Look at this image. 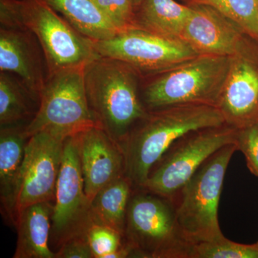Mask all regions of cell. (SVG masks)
Masks as SVG:
<instances>
[{"label":"cell","mask_w":258,"mask_h":258,"mask_svg":"<svg viewBox=\"0 0 258 258\" xmlns=\"http://www.w3.org/2000/svg\"><path fill=\"white\" fill-rule=\"evenodd\" d=\"M94 47L100 55L123 61L142 76L171 69L199 55L183 40L165 38L135 28L94 42Z\"/></svg>","instance_id":"cell-10"},{"label":"cell","mask_w":258,"mask_h":258,"mask_svg":"<svg viewBox=\"0 0 258 258\" xmlns=\"http://www.w3.org/2000/svg\"><path fill=\"white\" fill-rule=\"evenodd\" d=\"M124 238L133 257L190 258L192 248L180 230L171 199L144 189H134L131 197Z\"/></svg>","instance_id":"cell-6"},{"label":"cell","mask_w":258,"mask_h":258,"mask_svg":"<svg viewBox=\"0 0 258 258\" xmlns=\"http://www.w3.org/2000/svg\"><path fill=\"white\" fill-rule=\"evenodd\" d=\"M55 254L56 258H94L87 235L68 240L57 249Z\"/></svg>","instance_id":"cell-27"},{"label":"cell","mask_w":258,"mask_h":258,"mask_svg":"<svg viewBox=\"0 0 258 258\" xmlns=\"http://www.w3.org/2000/svg\"><path fill=\"white\" fill-rule=\"evenodd\" d=\"M54 203L34 204L19 212L14 258H56L50 247Z\"/></svg>","instance_id":"cell-17"},{"label":"cell","mask_w":258,"mask_h":258,"mask_svg":"<svg viewBox=\"0 0 258 258\" xmlns=\"http://www.w3.org/2000/svg\"><path fill=\"white\" fill-rule=\"evenodd\" d=\"M184 5H202L214 9L235 21L247 35L258 40L257 0H180Z\"/></svg>","instance_id":"cell-22"},{"label":"cell","mask_w":258,"mask_h":258,"mask_svg":"<svg viewBox=\"0 0 258 258\" xmlns=\"http://www.w3.org/2000/svg\"><path fill=\"white\" fill-rule=\"evenodd\" d=\"M76 136L85 192L91 202L102 188L125 175L124 149L98 125Z\"/></svg>","instance_id":"cell-13"},{"label":"cell","mask_w":258,"mask_h":258,"mask_svg":"<svg viewBox=\"0 0 258 258\" xmlns=\"http://www.w3.org/2000/svg\"><path fill=\"white\" fill-rule=\"evenodd\" d=\"M191 8L175 0H141L135 7L133 28L165 38L181 40Z\"/></svg>","instance_id":"cell-18"},{"label":"cell","mask_w":258,"mask_h":258,"mask_svg":"<svg viewBox=\"0 0 258 258\" xmlns=\"http://www.w3.org/2000/svg\"><path fill=\"white\" fill-rule=\"evenodd\" d=\"M28 124L10 125L0 129V201L3 216L10 225L17 220L16 204L19 179L29 137Z\"/></svg>","instance_id":"cell-16"},{"label":"cell","mask_w":258,"mask_h":258,"mask_svg":"<svg viewBox=\"0 0 258 258\" xmlns=\"http://www.w3.org/2000/svg\"><path fill=\"white\" fill-rule=\"evenodd\" d=\"M93 41L107 40L118 33L94 0H42Z\"/></svg>","instance_id":"cell-21"},{"label":"cell","mask_w":258,"mask_h":258,"mask_svg":"<svg viewBox=\"0 0 258 258\" xmlns=\"http://www.w3.org/2000/svg\"><path fill=\"white\" fill-rule=\"evenodd\" d=\"M236 151L235 144L219 149L171 198L180 230L192 246L225 237L219 225V203L226 171Z\"/></svg>","instance_id":"cell-5"},{"label":"cell","mask_w":258,"mask_h":258,"mask_svg":"<svg viewBox=\"0 0 258 258\" xmlns=\"http://www.w3.org/2000/svg\"><path fill=\"white\" fill-rule=\"evenodd\" d=\"M134 189L125 175L102 188L91 202L93 223L109 227L124 236L127 209Z\"/></svg>","instance_id":"cell-19"},{"label":"cell","mask_w":258,"mask_h":258,"mask_svg":"<svg viewBox=\"0 0 258 258\" xmlns=\"http://www.w3.org/2000/svg\"><path fill=\"white\" fill-rule=\"evenodd\" d=\"M142 75L130 64L100 56L84 67L88 106L97 125L123 147L148 114L141 97Z\"/></svg>","instance_id":"cell-1"},{"label":"cell","mask_w":258,"mask_h":258,"mask_svg":"<svg viewBox=\"0 0 258 258\" xmlns=\"http://www.w3.org/2000/svg\"><path fill=\"white\" fill-rule=\"evenodd\" d=\"M190 258H258V247L256 244L237 243L224 237L195 244Z\"/></svg>","instance_id":"cell-23"},{"label":"cell","mask_w":258,"mask_h":258,"mask_svg":"<svg viewBox=\"0 0 258 258\" xmlns=\"http://www.w3.org/2000/svg\"><path fill=\"white\" fill-rule=\"evenodd\" d=\"M255 244H257V247H258V241H257V243H255Z\"/></svg>","instance_id":"cell-29"},{"label":"cell","mask_w":258,"mask_h":258,"mask_svg":"<svg viewBox=\"0 0 258 258\" xmlns=\"http://www.w3.org/2000/svg\"><path fill=\"white\" fill-rule=\"evenodd\" d=\"M94 2L118 32L133 28L135 5L132 0H94Z\"/></svg>","instance_id":"cell-25"},{"label":"cell","mask_w":258,"mask_h":258,"mask_svg":"<svg viewBox=\"0 0 258 258\" xmlns=\"http://www.w3.org/2000/svg\"><path fill=\"white\" fill-rule=\"evenodd\" d=\"M0 25H18L37 37L49 76L83 67L100 57L94 41L42 0H0Z\"/></svg>","instance_id":"cell-3"},{"label":"cell","mask_w":258,"mask_h":258,"mask_svg":"<svg viewBox=\"0 0 258 258\" xmlns=\"http://www.w3.org/2000/svg\"><path fill=\"white\" fill-rule=\"evenodd\" d=\"M0 72L18 76L40 98L49 71L41 45L32 32L18 25H0Z\"/></svg>","instance_id":"cell-14"},{"label":"cell","mask_w":258,"mask_h":258,"mask_svg":"<svg viewBox=\"0 0 258 258\" xmlns=\"http://www.w3.org/2000/svg\"><path fill=\"white\" fill-rule=\"evenodd\" d=\"M257 4H258V0H257Z\"/></svg>","instance_id":"cell-30"},{"label":"cell","mask_w":258,"mask_h":258,"mask_svg":"<svg viewBox=\"0 0 258 258\" xmlns=\"http://www.w3.org/2000/svg\"><path fill=\"white\" fill-rule=\"evenodd\" d=\"M84 67L66 69L49 76L40 93L38 111L25 127L29 138L41 131L69 137L98 125L88 106Z\"/></svg>","instance_id":"cell-8"},{"label":"cell","mask_w":258,"mask_h":258,"mask_svg":"<svg viewBox=\"0 0 258 258\" xmlns=\"http://www.w3.org/2000/svg\"><path fill=\"white\" fill-rule=\"evenodd\" d=\"M87 237L94 258H107L125 244L124 236L119 232L94 223L88 230Z\"/></svg>","instance_id":"cell-24"},{"label":"cell","mask_w":258,"mask_h":258,"mask_svg":"<svg viewBox=\"0 0 258 258\" xmlns=\"http://www.w3.org/2000/svg\"><path fill=\"white\" fill-rule=\"evenodd\" d=\"M237 129L225 123L179 137L152 166L142 189L171 199L212 154L235 144Z\"/></svg>","instance_id":"cell-7"},{"label":"cell","mask_w":258,"mask_h":258,"mask_svg":"<svg viewBox=\"0 0 258 258\" xmlns=\"http://www.w3.org/2000/svg\"><path fill=\"white\" fill-rule=\"evenodd\" d=\"M93 224L91 202L85 192L76 136L64 139L57 179L50 245L58 249L68 240L87 235Z\"/></svg>","instance_id":"cell-9"},{"label":"cell","mask_w":258,"mask_h":258,"mask_svg":"<svg viewBox=\"0 0 258 258\" xmlns=\"http://www.w3.org/2000/svg\"><path fill=\"white\" fill-rule=\"evenodd\" d=\"M190 7L191 13L181 34V40L198 55H233L246 34L243 29L212 7Z\"/></svg>","instance_id":"cell-15"},{"label":"cell","mask_w":258,"mask_h":258,"mask_svg":"<svg viewBox=\"0 0 258 258\" xmlns=\"http://www.w3.org/2000/svg\"><path fill=\"white\" fill-rule=\"evenodd\" d=\"M66 138L55 132L41 131L28 139L19 179L17 217L30 205L55 201Z\"/></svg>","instance_id":"cell-11"},{"label":"cell","mask_w":258,"mask_h":258,"mask_svg":"<svg viewBox=\"0 0 258 258\" xmlns=\"http://www.w3.org/2000/svg\"><path fill=\"white\" fill-rule=\"evenodd\" d=\"M132 1H133L134 4L136 7L137 5H139V3H140L141 0H132Z\"/></svg>","instance_id":"cell-28"},{"label":"cell","mask_w":258,"mask_h":258,"mask_svg":"<svg viewBox=\"0 0 258 258\" xmlns=\"http://www.w3.org/2000/svg\"><path fill=\"white\" fill-rule=\"evenodd\" d=\"M40 98L18 76L0 72V127L28 124L38 111Z\"/></svg>","instance_id":"cell-20"},{"label":"cell","mask_w":258,"mask_h":258,"mask_svg":"<svg viewBox=\"0 0 258 258\" xmlns=\"http://www.w3.org/2000/svg\"><path fill=\"white\" fill-rule=\"evenodd\" d=\"M230 57L199 55L175 67L142 76L141 97L147 111L175 105L217 107Z\"/></svg>","instance_id":"cell-4"},{"label":"cell","mask_w":258,"mask_h":258,"mask_svg":"<svg viewBox=\"0 0 258 258\" xmlns=\"http://www.w3.org/2000/svg\"><path fill=\"white\" fill-rule=\"evenodd\" d=\"M225 123L220 110L208 105H175L148 112L123 145L125 176L134 189L144 187L152 166L176 139L191 131Z\"/></svg>","instance_id":"cell-2"},{"label":"cell","mask_w":258,"mask_h":258,"mask_svg":"<svg viewBox=\"0 0 258 258\" xmlns=\"http://www.w3.org/2000/svg\"><path fill=\"white\" fill-rule=\"evenodd\" d=\"M217 108L240 128L258 121V40L244 34L233 55Z\"/></svg>","instance_id":"cell-12"},{"label":"cell","mask_w":258,"mask_h":258,"mask_svg":"<svg viewBox=\"0 0 258 258\" xmlns=\"http://www.w3.org/2000/svg\"><path fill=\"white\" fill-rule=\"evenodd\" d=\"M235 144L244 154L249 171L258 177V121L237 128Z\"/></svg>","instance_id":"cell-26"}]
</instances>
